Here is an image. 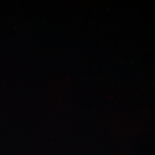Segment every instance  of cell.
I'll list each match as a JSON object with an SVG mask.
<instances>
[]
</instances>
